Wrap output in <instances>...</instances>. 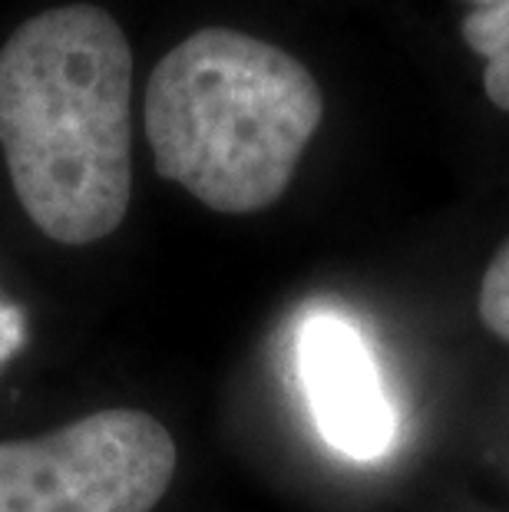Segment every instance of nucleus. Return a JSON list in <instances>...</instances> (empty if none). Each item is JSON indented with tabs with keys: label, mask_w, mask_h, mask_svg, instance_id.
<instances>
[{
	"label": "nucleus",
	"mask_w": 509,
	"mask_h": 512,
	"mask_svg": "<svg viewBox=\"0 0 509 512\" xmlns=\"http://www.w3.org/2000/svg\"><path fill=\"white\" fill-rule=\"evenodd\" d=\"M176 460L153 413L96 410L47 437L0 443V512H153Z\"/></svg>",
	"instance_id": "3"
},
{
	"label": "nucleus",
	"mask_w": 509,
	"mask_h": 512,
	"mask_svg": "<svg viewBox=\"0 0 509 512\" xmlns=\"http://www.w3.org/2000/svg\"><path fill=\"white\" fill-rule=\"evenodd\" d=\"M321 116L305 63L225 27L176 43L146 86L156 172L225 215L262 212L288 192Z\"/></svg>",
	"instance_id": "2"
},
{
	"label": "nucleus",
	"mask_w": 509,
	"mask_h": 512,
	"mask_svg": "<svg viewBox=\"0 0 509 512\" xmlns=\"http://www.w3.org/2000/svg\"><path fill=\"white\" fill-rule=\"evenodd\" d=\"M133 53L93 4L30 17L0 50V149L30 222L93 245L126 219L133 189Z\"/></svg>",
	"instance_id": "1"
},
{
	"label": "nucleus",
	"mask_w": 509,
	"mask_h": 512,
	"mask_svg": "<svg viewBox=\"0 0 509 512\" xmlns=\"http://www.w3.org/2000/svg\"><path fill=\"white\" fill-rule=\"evenodd\" d=\"M480 318L496 337L509 341V238L486 265L480 281Z\"/></svg>",
	"instance_id": "6"
},
{
	"label": "nucleus",
	"mask_w": 509,
	"mask_h": 512,
	"mask_svg": "<svg viewBox=\"0 0 509 512\" xmlns=\"http://www.w3.org/2000/svg\"><path fill=\"white\" fill-rule=\"evenodd\" d=\"M298 377L321 440L374 463L394 450L397 413L364 334L334 311H318L298 331Z\"/></svg>",
	"instance_id": "4"
},
{
	"label": "nucleus",
	"mask_w": 509,
	"mask_h": 512,
	"mask_svg": "<svg viewBox=\"0 0 509 512\" xmlns=\"http://www.w3.org/2000/svg\"><path fill=\"white\" fill-rule=\"evenodd\" d=\"M460 34L476 57L486 60L483 90L490 103L509 113V0L493 7H473L463 17Z\"/></svg>",
	"instance_id": "5"
},
{
	"label": "nucleus",
	"mask_w": 509,
	"mask_h": 512,
	"mask_svg": "<svg viewBox=\"0 0 509 512\" xmlns=\"http://www.w3.org/2000/svg\"><path fill=\"white\" fill-rule=\"evenodd\" d=\"M470 4H476V7H493V4H500V0H470Z\"/></svg>",
	"instance_id": "8"
},
{
	"label": "nucleus",
	"mask_w": 509,
	"mask_h": 512,
	"mask_svg": "<svg viewBox=\"0 0 509 512\" xmlns=\"http://www.w3.org/2000/svg\"><path fill=\"white\" fill-rule=\"evenodd\" d=\"M27 344V318L17 304L0 298V367Z\"/></svg>",
	"instance_id": "7"
}]
</instances>
